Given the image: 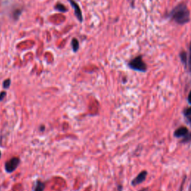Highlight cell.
I'll list each match as a JSON object with an SVG mask.
<instances>
[{
	"label": "cell",
	"instance_id": "obj_1",
	"mask_svg": "<svg viewBox=\"0 0 191 191\" xmlns=\"http://www.w3.org/2000/svg\"><path fill=\"white\" fill-rule=\"evenodd\" d=\"M172 17L177 23L184 24L190 20V12L184 5H179L172 12Z\"/></svg>",
	"mask_w": 191,
	"mask_h": 191
},
{
	"label": "cell",
	"instance_id": "obj_2",
	"mask_svg": "<svg viewBox=\"0 0 191 191\" xmlns=\"http://www.w3.org/2000/svg\"><path fill=\"white\" fill-rule=\"evenodd\" d=\"M129 66L132 70H137V71L145 72L146 70V66L145 63L143 61L141 56L137 57V58L133 59L132 61H131L129 64Z\"/></svg>",
	"mask_w": 191,
	"mask_h": 191
},
{
	"label": "cell",
	"instance_id": "obj_3",
	"mask_svg": "<svg viewBox=\"0 0 191 191\" xmlns=\"http://www.w3.org/2000/svg\"><path fill=\"white\" fill-rule=\"evenodd\" d=\"M20 160L18 158H13L10 160L6 162L5 164V170L7 173H12L18 167L19 164H20Z\"/></svg>",
	"mask_w": 191,
	"mask_h": 191
},
{
	"label": "cell",
	"instance_id": "obj_4",
	"mask_svg": "<svg viewBox=\"0 0 191 191\" xmlns=\"http://www.w3.org/2000/svg\"><path fill=\"white\" fill-rule=\"evenodd\" d=\"M69 2H70V4H71L72 7H73L74 11H75L74 13H75L76 17H77V19L79 20V22H81L82 21H83V17H82L81 11V9H80L79 5H78V4L76 3L74 0H69Z\"/></svg>",
	"mask_w": 191,
	"mask_h": 191
},
{
	"label": "cell",
	"instance_id": "obj_5",
	"mask_svg": "<svg viewBox=\"0 0 191 191\" xmlns=\"http://www.w3.org/2000/svg\"><path fill=\"white\" fill-rule=\"evenodd\" d=\"M147 176V172L146 171H142L140 173H139L138 175L135 178L134 180L131 181V184L133 186H136L143 183V181L146 180Z\"/></svg>",
	"mask_w": 191,
	"mask_h": 191
},
{
	"label": "cell",
	"instance_id": "obj_6",
	"mask_svg": "<svg viewBox=\"0 0 191 191\" xmlns=\"http://www.w3.org/2000/svg\"><path fill=\"white\" fill-rule=\"evenodd\" d=\"M189 134L188 129L186 127H181L176 129L174 132L175 137H184Z\"/></svg>",
	"mask_w": 191,
	"mask_h": 191
},
{
	"label": "cell",
	"instance_id": "obj_7",
	"mask_svg": "<svg viewBox=\"0 0 191 191\" xmlns=\"http://www.w3.org/2000/svg\"><path fill=\"white\" fill-rule=\"evenodd\" d=\"M72 49H73L74 51H77L79 49V41H78L76 38H73L72 40Z\"/></svg>",
	"mask_w": 191,
	"mask_h": 191
},
{
	"label": "cell",
	"instance_id": "obj_8",
	"mask_svg": "<svg viewBox=\"0 0 191 191\" xmlns=\"http://www.w3.org/2000/svg\"><path fill=\"white\" fill-rule=\"evenodd\" d=\"M55 9L56 10H58V11H60V12H66L67 11V8H66V7L64 6V5H62V4L61 3H58L56 4V5H55Z\"/></svg>",
	"mask_w": 191,
	"mask_h": 191
},
{
	"label": "cell",
	"instance_id": "obj_9",
	"mask_svg": "<svg viewBox=\"0 0 191 191\" xmlns=\"http://www.w3.org/2000/svg\"><path fill=\"white\" fill-rule=\"evenodd\" d=\"M44 187L45 185L43 183H42L41 181H38L35 187V189H34V191H43L44 190Z\"/></svg>",
	"mask_w": 191,
	"mask_h": 191
},
{
	"label": "cell",
	"instance_id": "obj_10",
	"mask_svg": "<svg viewBox=\"0 0 191 191\" xmlns=\"http://www.w3.org/2000/svg\"><path fill=\"white\" fill-rule=\"evenodd\" d=\"M183 143H187V142H189V141L191 140V133L190 134H188V135H187L186 137H184V139L182 140Z\"/></svg>",
	"mask_w": 191,
	"mask_h": 191
},
{
	"label": "cell",
	"instance_id": "obj_11",
	"mask_svg": "<svg viewBox=\"0 0 191 191\" xmlns=\"http://www.w3.org/2000/svg\"><path fill=\"white\" fill-rule=\"evenodd\" d=\"M10 85H11V80L10 79L5 80V81H4V83H3V86H4V87H5V88H8Z\"/></svg>",
	"mask_w": 191,
	"mask_h": 191
},
{
	"label": "cell",
	"instance_id": "obj_12",
	"mask_svg": "<svg viewBox=\"0 0 191 191\" xmlns=\"http://www.w3.org/2000/svg\"><path fill=\"white\" fill-rule=\"evenodd\" d=\"M181 60H182V61L184 63V64H186V61H187V55L185 52H182L181 54Z\"/></svg>",
	"mask_w": 191,
	"mask_h": 191
},
{
	"label": "cell",
	"instance_id": "obj_13",
	"mask_svg": "<svg viewBox=\"0 0 191 191\" xmlns=\"http://www.w3.org/2000/svg\"><path fill=\"white\" fill-rule=\"evenodd\" d=\"M184 114L186 116H191V107L185 110Z\"/></svg>",
	"mask_w": 191,
	"mask_h": 191
},
{
	"label": "cell",
	"instance_id": "obj_14",
	"mask_svg": "<svg viewBox=\"0 0 191 191\" xmlns=\"http://www.w3.org/2000/svg\"><path fill=\"white\" fill-rule=\"evenodd\" d=\"M6 96V93L5 92H2L0 93V101H2V99L5 98V96Z\"/></svg>",
	"mask_w": 191,
	"mask_h": 191
},
{
	"label": "cell",
	"instance_id": "obj_15",
	"mask_svg": "<svg viewBox=\"0 0 191 191\" xmlns=\"http://www.w3.org/2000/svg\"><path fill=\"white\" fill-rule=\"evenodd\" d=\"M188 102L190 103V104L191 105V91L190 92V93H189V96H188Z\"/></svg>",
	"mask_w": 191,
	"mask_h": 191
},
{
	"label": "cell",
	"instance_id": "obj_16",
	"mask_svg": "<svg viewBox=\"0 0 191 191\" xmlns=\"http://www.w3.org/2000/svg\"><path fill=\"white\" fill-rule=\"evenodd\" d=\"M189 65H190V70L191 71V45H190V60H189Z\"/></svg>",
	"mask_w": 191,
	"mask_h": 191
},
{
	"label": "cell",
	"instance_id": "obj_17",
	"mask_svg": "<svg viewBox=\"0 0 191 191\" xmlns=\"http://www.w3.org/2000/svg\"><path fill=\"white\" fill-rule=\"evenodd\" d=\"M187 118H188V121L190 122V123L191 124V116H187Z\"/></svg>",
	"mask_w": 191,
	"mask_h": 191
},
{
	"label": "cell",
	"instance_id": "obj_18",
	"mask_svg": "<svg viewBox=\"0 0 191 191\" xmlns=\"http://www.w3.org/2000/svg\"><path fill=\"white\" fill-rule=\"evenodd\" d=\"M0 157H1V152H0Z\"/></svg>",
	"mask_w": 191,
	"mask_h": 191
}]
</instances>
